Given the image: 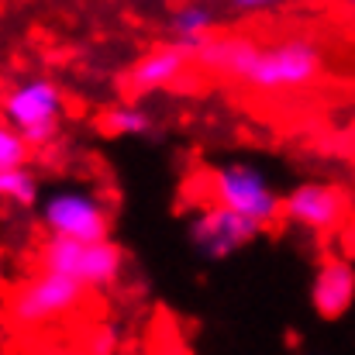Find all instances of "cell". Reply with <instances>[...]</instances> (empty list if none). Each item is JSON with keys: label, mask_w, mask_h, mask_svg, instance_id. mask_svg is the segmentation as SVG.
Listing matches in <instances>:
<instances>
[{"label": "cell", "mask_w": 355, "mask_h": 355, "mask_svg": "<svg viewBox=\"0 0 355 355\" xmlns=\"http://www.w3.org/2000/svg\"><path fill=\"white\" fill-rule=\"evenodd\" d=\"M0 118L10 121L31 148H49L66 118V94L52 76H24L0 97Z\"/></svg>", "instance_id": "obj_2"}, {"label": "cell", "mask_w": 355, "mask_h": 355, "mask_svg": "<svg viewBox=\"0 0 355 355\" xmlns=\"http://www.w3.org/2000/svg\"><path fill=\"white\" fill-rule=\"evenodd\" d=\"M207 73L245 83L262 94H283V90H304L324 76L328 55L311 35H290L272 45H259L245 35H221L211 38L193 55Z\"/></svg>", "instance_id": "obj_1"}, {"label": "cell", "mask_w": 355, "mask_h": 355, "mask_svg": "<svg viewBox=\"0 0 355 355\" xmlns=\"http://www.w3.org/2000/svg\"><path fill=\"white\" fill-rule=\"evenodd\" d=\"M0 204H10V207H21V211H31L42 204V183H38V173L31 166H10V169H0Z\"/></svg>", "instance_id": "obj_13"}, {"label": "cell", "mask_w": 355, "mask_h": 355, "mask_svg": "<svg viewBox=\"0 0 355 355\" xmlns=\"http://www.w3.org/2000/svg\"><path fill=\"white\" fill-rule=\"evenodd\" d=\"M190 66H193V52H190V49H183V45H176V42H162V45L141 52V55L128 66L124 87H128L131 94L145 97V94H152V90L176 87V83L187 76Z\"/></svg>", "instance_id": "obj_9"}, {"label": "cell", "mask_w": 355, "mask_h": 355, "mask_svg": "<svg viewBox=\"0 0 355 355\" xmlns=\"http://www.w3.org/2000/svg\"><path fill=\"white\" fill-rule=\"evenodd\" d=\"M349 214H352V190L342 183L307 180L283 197V218L307 228L311 235H328L342 228Z\"/></svg>", "instance_id": "obj_8"}, {"label": "cell", "mask_w": 355, "mask_h": 355, "mask_svg": "<svg viewBox=\"0 0 355 355\" xmlns=\"http://www.w3.org/2000/svg\"><path fill=\"white\" fill-rule=\"evenodd\" d=\"M38 221L49 235L59 238H80V241L111 238V207L101 193L87 187L52 190L38 204Z\"/></svg>", "instance_id": "obj_6"}, {"label": "cell", "mask_w": 355, "mask_h": 355, "mask_svg": "<svg viewBox=\"0 0 355 355\" xmlns=\"http://www.w3.org/2000/svg\"><path fill=\"white\" fill-rule=\"evenodd\" d=\"M90 342H94V345H90L94 355H107L111 352V331H94V338H90Z\"/></svg>", "instance_id": "obj_16"}, {"label": "cell", "mask_w": 355, "mask_h": 355, "mask_svg": "<svg viewBox=\"0 0 355 355\" xmlns=\"http://www.w3.org/2000/svg\"><path fill=\"white\" fill-rule=\"evenodd\" d=\"M207 187H211V200L235 207L238 214L259 221L262 228H269L283 218V193L272 187L269 173L255 162L232 159V162L211 166Z\"/></svg>", "instance_id": "obj_3"}, {"label": "cell", "mask_w": 355, "mask_h": 355, "mask_svg": "<svg viewBox=\"0 0 355 355\" xmlns=\"http://www.w3.org/2000/svg\"><path fill=\"white\" fill-rule=\"evenodd\" d=\"M38 266L52 272H66L80 279L87 290H104L114 286L124 269V252L118 241L101 238V241H80V238L49 235L38 248Z\"/></svg>", "instance_id": "obj_4"}, {"label": "cell", "mask_w": 355, "mask_h": 355, "mask_svg": "<svg viewBox=\"0 0 355 355\" xmlns=\"http://www.w3.org/2000/svg\"><path fill=\"white\" fill-rule=\"evenodd\" d=\"M31 145L24 141V135L10 124V121L0 118V169H10V166H28L31 159Z\"/></svg>", "instance_id": "obj_14"}, {"label": "cell", "mask_w": 355, "mask_h": 355, "mask_svg": "<svg viewBox=\"0 0 355 355\" xmlns=\"http://www.w3.org/2000/svg\"><path fill=\"white\" fill-rule=\"evenodd\" d=\"M286 0H232V7H235L238 14H262V10H276Z\"/></svg>", "instance_id": "obj_15"}, {"label": "cell", "mask_w": 355, "mask_h": 355, "mask_svg": "<svg viewBox=\"0 0 355 355\" xmlns=\"http://www.w3.org/2000/svg\"><path fill=\"white\" fill-rule=\"evenodd\" d=\"M345 3H349V7H352V10H355V0H345Z\"/></svg>", "instance_id": "obj_17"}, {"label": "cell", "mask_w": 355, "mask_h": 355, "mask_svg": "<svg viewBox=\"0 0 355 355\" xmlns=\"http://www.w3.org/2000/svg\"><path fill=\"white\" fill-rule=\"evenodd\" d=\"M311 304L324 321L349 314L355 304V266L345 255H324L311 283Z\"/></svg>", "instance_id": "obj_10"}, {"label": "cell", "mask_w": 355, "mask_h": 355, "mask_svg": "<svg viewBox=\"0 0 355 355\" xmlns=\"http://www.w3.org/2000/svg\"><path fill=\"white\" fill-rule=\"evenodd\" d=\"M83 297H87V286L80 279H73L66 272L38 269L31 279H24L14 290L7 314L21 328H45V324H55L66 314L80 311Z\"/></svg>", "instance_id": "obj_5"}, {"label": "cell", "mask_w": 355, "mask_h": 355, "mask_svg": "<svg viewBox=\"0 0 355 355\" xmlns=\"http://www.w3.org/2000/svg\"><path fill=\"white\" fill-rule=\"evenodd\" d=\"M214 31H218V14H214V7L204 3V0H187V3H180V7L169 14V24H166L169 42L190 49L193 55L214 38Z\"/></svg>", "instance_id": "obj_11"}, {"label": "cell", "mask_w": 355, "mask_h": 355, "mask_svg": "<svg viewBox=\"0 0 355 355\" xmlns=\"http://www.w3.org/2000/svg\"><path fill=\"white\" fill-rule=\"evenodd\" d=\"M97 128L104 135H114V138H141V135H152L155 131V118L135 104V101H124V104H111L101 111Z\"/></svg>", "instance_id": "obj_12"}, {"label": "cell", "mask_w": 355, "mask_h": 355, "mask_svg": "<svg viewBox=\"0 0 355 355\" xmlns=\"http://www.w3.org/2000/svg\"><path fill=\"white\" fill-rule=\"evenodd\" d=\"M183 225H187L190 248L200 252L204 259H214V262L241 252L245 245H252L259 238V232H262L259 221L238 214L235 207H225L218 200H207V204L193 207Z\"/></svg>", "instance_id": "obj_7"}]
</instances>
